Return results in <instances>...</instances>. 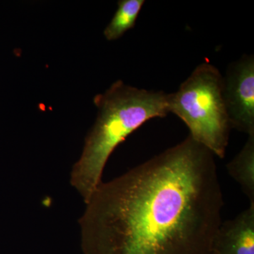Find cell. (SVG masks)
Returning a JSON list of instances; mask_svg holds the SVG:
<instances>
[{
  "mask_svg": "<svg viewBox=\"0 0 254 254\" xmlns=\"http://www.w3.org/2000/svg\"><path fill=\"white\" fill-rule=\"evenodd\" d=\"M86 204L83 254H212L224 207L215 155L189 135Z\"/></svg>",
  "mask_w": 254,
  "mask_h": 254,
  "instance_id": "cell-1",
  "label": "cell"
},
{
  "mask_svg": "<svg viewBox=\"0 0 254 254\" xmlns=\"http://www.w3.org/2000/svg\"><path fill=\"white\" fill-rule=\"evenodd\" d=\"M168 97L163 91L141 89L120 80L95 97L98 116L70 177L85 203L103 182L105 165L115 148L148 120L170 113Z\"/></svg>",
  "mask_w": 254,
  "mask_h": 254,
  "instance_id": "cell-2",
  "label": "cell"
},
{
  "mask_svg": "<svg viewBox=\"0 0 254 254\" xmlns=\"http://www.w3.org/2000/svg\"><path fill=\"white\" fill-rule=\"evenodd\" d=\"M222 86L218 68L204 63L168 97L169 112L186 124L193 139L220 158H225L231 130Z\"/></svg>",
  "mask_w": 254,
  "mask_h": 254,
  "instance_id": "cell-3",
  "label": "cell"
},
{
  "mask_svg": "<svg viewBox=\"0 0 254 254\" xmlns=\"http://www.w3.org/2000/svg\"><path fill=\"white\" fill-rule=\"evenodd\" d=\"M222 95L231 128L254 135V55H244L229 65Z\"/></svg>",
  "mask_w": 254,
  "mask_h": 254,
  "instance_id": "cell-4",
  "label": "cell"
},
{
  "mask_svg": "<svg viewBox=\"0 0 254 254\" xmlns=\"http://www.w3.org/2000/svg\"><path fill=\"white\" fill-rule=\"evenodd\" d=\"M212 254H254V202L235 218L222 221Z\"/></svg>",
  "mask_w": 254,
  "mask_h": 254,
  "instance_id": "cell-5",
  "label": "cell"
},
{
  "mask_svg": "<svg viewBox=\"0 0 254 254\" xmlns=\"http://www.w3.org/2000/svg\"><path fill=\"white\" fill-rule=\"evenodd\" d=\"M227 172L240 185L251 202H254V135L248 136L240 153L226 165Z\"/></svg>",
  "mask_w": 254,
  "mask_h": 254,
  "instance_id": "cell-6",
  "label": "cell"
},
{
  "mask_svg": "<svg viewBox=\"0 0 254 254\" xmlns=\"http://www.w3.org/2000/svg\"><path fill=\"white\" fill-rule=\"evenodd\" d=\"M145 4L144 0H120L118 9L109 24L104 30V36L108 41L118 40L134 27L137 18Z\"/></svg>",
  "mask_w": 254,
  "mask_h": 254,
  "instance_id": "cell-7",
  "label": "cell"
}]
</instances>
